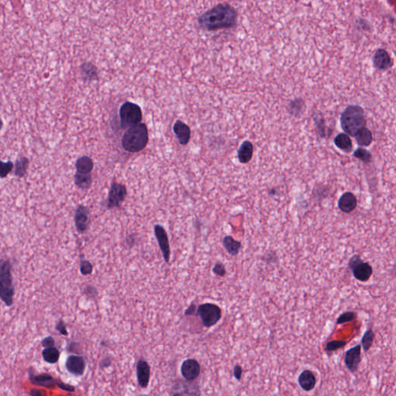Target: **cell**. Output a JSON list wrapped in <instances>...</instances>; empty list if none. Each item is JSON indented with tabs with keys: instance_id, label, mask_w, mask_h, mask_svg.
<instances>
[{
	"instance_id": "cell-36",
	"label": "cell",
	"mask_w": 396,
	"mask_h": 396,
	"mask_svg": "<svg viewBox=\"0 0 396 396\" xmlns=\"http://www.w3.org/2000/svg\"><path fill=\"white\" fill-rule=\"evenodd\" d=\"M212 271H213L214 274L220 277H225L226 273H227L226 266L222 263H217L214 266Z\"/></svg>"
},
{
	"instance_id": "cell-7",
	"label": "cell",
	"mask_w": 396,
	"mask_h": 396,
	"mask_svg": "<svg viewBox=\"0 0 396 396\" xmlns=\"http://www.w3.org/2000/svg\"><path fill=\"white\" fill-rule=\"evenodd\" d=\"M127 196V189L122 183L113 181L109 192L107 201L108 209L118 208L125 201Z\"/></svg>"
},
{
	"instance_id": "cell-17",
	"label": "cell",
	"mask_w": 396,
	"mask_h": 396,
	"mask_svg": "<svg viewBox=\"0 0 396 396\" xmlns=\"http://www.w3.org/2000/svg\"><path fill=\"white\" fill-rule=\"evenodd\" d=\"M299 386L305 392H310L315 388L317 379L314 372L310 370H304L298 378Z\"/></svg>"
},
{
	"instance_id": "cell-11",
	"label": "cell",
	"mask_w": 396,
	"mask_h": 396,
	"mask_svg": "<svg viewBox=\"0 0 396 396\" xmlns=\"http://www.w3.org/2000/svg\"><path fill=\"white\" fill-rule=\"evenodd\" d=\"M74 222H75L76 228L78 232L85 233L88 230L89 223H90V214L89 210L84 205H79L76 208L74 214Z\"/></svg>"
},
{
	"instance_id": "cell-8",
	"label": "cell",
	"mask_w": 396,
	"mask_h": 396,
	"mask_svg": "<svg viewBox=\"0 0 396 396\" xmlns=\"http://www.w3.org/2000/svg\"><path fill=\"white\" fill-rule=\"evenodd\" d=\"M154 234L158 242L159 247L162 252L164 261L166 263H169L170 260L171 251L168 233L162 226L156 225L154 226Z\"/></svg>"
},
{
	"instance_id": "cell-37",
	"label": "cell",
	"mask_w": 396,
	"mask_h": 396,
	"mask_svg": "<svg viewBox=\"0 0 396 396\" xmlns=\"http://www.w3.org/2000/svg\"><path fill=\"white\" fill-rule=\"evenodd\" d=\"M56 384L57 385V386L60 389H61L62 390H64V391L70 392V393H73V392L75 391V388L74 386L65 384V383L60 382V381H56Z\"/></svg>"
},
{
	"instance_id": "cell-27",
	"label": "cell",
	"mask_w": 396,
	"mask_h": 396,
	"mask_svg": "<svg viewBox=\"0 0 396 396\" xmlns=\"http://www.w3.org/2000/svg\"><path fill=\"white\" fill-rule=\"evenodd\" d=\"M16 168H15V175L19 177H23L26 173L29 167V160L27 157H20L18 159L16 162Z\"/></svg>"
},
{
	"instance_id": "cell-24",
	"label": "cell",
	"mask_w": 396,
	"mask_h": 396,
	"mask_svg": "<svg viewBox=\"0 0 396 396\" xmlns=\"http://www.w3.org/2000/svg\"><path fill=\"white\" fill-rule=\"evenodd\" d=\"M356 142L361 146H369L373 141L372 133L366 127L358 131L355 136Z\"/></svg>"
},
{
	"instance_id": "cell-2",
	"label": "cell",
	"mask_w": 396,
	"mask_h": 396,
	"mask_svg": "<svg viewBox=\"0 0 396 396\" xmlns=\"http://www.w3.org/2000/svg\"><path fill=\"white\" fill-rule=\"evenodd\" d=\"M148 142V128L146 124L139 123L127 129L122 136V146L125 151L138 153L146 148Z\"/></svg>"
},
{
	"instance_id": "cell-5",
	"label": "cell",
	"mask_w": 396,
	"mask_h": 396,
	"mask_svg": "<svg viewBox=\"0 0 396 396\" xmlns=\"http://www.w3.org/2000/svg\"><path fill=\"white\" fill-rule=\"evenodd\" d=\"M119 118L120 124L123 129L141 123L143 120L141 108L133 102H124L119 109Z\"/></svg>"
},
{
	"instance_id": "cell-4",
	"label": "cell",
	"mask_w": 396,
	"mask_h": 396,
	"mask_svg": "<svg viewBox=\"0 0 396 396\" xmlns=\"http://www.w3.org/2000/svg\"><path fill=\"white\" fill-rule=\"evenodd\" d=\"M14 288L12 285L11 265L9 261L0 259V299L7 306L13 303Z\"/></svg>"
},
{
	"instance_id": "cell-38",
	"label": "cell",
	"mask_w": 396,
	"mask_h": 396,
	"mask_svg": "<svg viewBox=\"0 0 396 396\" xmlns=\"http://www.w3.org/2000/svg\"><path fill=\"white\" fill-rule=\"evenodd\" d=\"M85 292L87 296H90V297H95L98 293L97 289L93 285H87L85 287Z\"/></svg>"
},
{
	"instance_id": "cell-10",
	"label": "cell",
	"mask_w": 396,
	"mask_h": 396,
	"mask_svg": "<svg viewBox=\"0 0 396 396\" xmlns=\"http://www.w3.org/2000/svg\"><path fill=\"white\" fill-rule=\"evenodd\" d=\"M180 372L185 380L191 382L197 379L201 374V365L197 360L189 358L183 361Z\"/></svg>"
},
{
	"instance_id": "cell-20",
	"label": "cell",
	"mask_w": 396,
	"mask_h": 396,
	"mask_svg": "<svg viewBox=\"0 0 396 396\" xmlns=\"http://www.w3.org/2000/svg\"><path fill=\"white\" fill-rule=\"evenodd\" d=\"M222 244H223L224 248H226V250L232 256H236L241 250V242L234 239L231 235L226 236L223 238Z\"/></svg>"
},
{
	"instance_id": "cell-16",
	"label": "cell",
	"mask_w": 396,
	"mask_h": 396,
	"mask_svg": "<svg viewBox=\"0 0 396 396\" xmlns=\"http://www.w3.org/2000/svg\"><path fill=\"white\" fill-rule=\"evenodd\" d=\"M173 132L177 138L178 141L182 146H186L190 142L191 131L190 127L182 122L180 120H176L173 127Z\"/></svg>"
},
{
	"instance_id": "cell-19",
	"label": "cell",
	"mask_w": 396,
	"mask_h": 396,
	"mask_svg": "<svg viewBox=\"0 0 396 396\" xmlns=\"http://www.w3.org/2000/svg\"><path fill=\"white\" fill-rule=\"evenodd\" d=\"M254 147L250 141H244L240 146L238 151V161L241 164L250 162L253 157Z\"/></svg>"
},
{
	"instance_id": "cell-23",
	"label": "cell",
	"mask_w": 396,
	"mask_h": 396,
	"mask_svg": "<svg viewBox=\"0 0 396 396\" xmlns=\"http://www.w3.org/2000/svg\"><path fill=\"white\" fill-rule=\"evenodd\" d=\"M335 143L338 148L346 153H350L352 150V141L348 135L340 133L335 137Z\"/></svg>"
},
{
	"instance_id": "cell-44",
	"label": "cell",
	"mask_w": 396,
	"mask_h": 396,
	"mask_svg": "<svg viewBox=\"0 0 396 396\" xmlns=\"http://www.w3.org/2000/svg\"><path fill=\"white\" fill-rule=\"evenodd\" d=\"M31 395H35V396H37V395H42V393H41V392L39 391H36L35 393H34V392H32Z\"/></svg>"
},
{
	"instance_id": "cell-12",
	"label": "cell",
	"mask_w": 396,
	"mask_h": 396,
	"mask_svg": "<svg viewBox=\"0 0 396 396\" xmlns=\"http://www.w3.org/2000/svg\"><path fill=\"white\" fill-rule=\"evenodd\" d=\"M350 270L352 272L354 278L362 283L368 281L373 274L372 266L363 260L350 268Z\"/></svg>"
},
{
	"instance_id": "cell-41",
	"label": "cell",
	"mask_w": 396,
	"mask_h": 396,
	"mask_svg": "<svg viewBox=\"0 0 396 396\" xmlns=\"http://www.w3.org/2000/svg\"><path fill=\"white\" fill-rule=\"evenodd\" d=\"M42 345L45 347H51L55 346V340L51 337L44 338L42 341Z\"/></svg>"
},
{
	"instance_id": "cell-13",
	"label": "cell",
	"mask_w": 396,
	"mask_h": 396,
	"mask_svg": "<svg viewBox=\"0 0 396 396\" xmlns=\"http://www.w3.org/2000/svg\"><path fill=\"white\" fill-rule=\"evenodd\" d=\"M66 368L72 375L81 376L85 373L86 361L81 356H69L66 361Z\"/></svg>"
},
{
	"instance_id": "cell-15",
	"label": "cell",
	"mask_w": 396,
	"mask_h": 396,
	"mask_svg": "<svg viewBox=\"0 0 396 396\" xmlns=\"http://www.w3.org/2000/svg\"><path fill=\"white\" fill-rule=\"evenodd\" d=\"M138 384L142 389L148 387L150 380V366L147 361L140 359L136 365Z\"/></svg>"
},
{
	"instance_id": "cell-43",
	"label": "cell",
	"mask_w": 396,
	"mask_h": 396,
	"mask_svg": "<svg viewBox=\"0 0 396 396\" xmlns=\"http://www.w3.org/2000/svg\"><path fill=\"white\" fill-rule=\"evenodd\" d=\"M112 365V359L110 357H104L103 359L101 361L100 366L102 368H107Z\"/></svg>"
},
{
	"instance_id": "cell-14",
	"label": "cell",
	"mask_w": 396,
	"mask_h": 396,
	"mask_svg": "<svg viewBox=\"0 0 396 396\" xmlns=\"http://www.w3.org/2000/svg\"><path fill=\"white\" fill-rule=\"evenodd\" d=\"M374 67L380 71H386L393 65V59L386 50L379 49L373 57Z\"/></svg>"
},
{
	"instance_id": "cell-21",
	"label": "cell",
	"mask_w": 396,
	"mask_h": 396,
	"mask_svg": "<svg viewBox=\"0 0 396 396\" xmlns=\"http://www.w3.org/2000/svg\"><path fill=\"white\" fill-rule=\"evenodd\" d=\"M75 167L78 173L88 174L93 170L94 162L90 157L84 156L80 157L78 161H76Z\"/></svg>"
},
{
	"instance_id": "cell-9",
	"label": "cell",
	"mask_w": 396,
	"mask_h": 396,
	"mask_svg": "<svg viewBox=\"0 0 396 396\" xmlns=\"http://www.w3.org/2000/svg\"><path fill=\"white\" fill-rule=\"evenodd\" d=\"M361 362V345L357 344L347 350L344 357V364L351 373H355Z\"/></svg>"
},
{
	"instance_id": "cell-35",
	"label": "cell",
	"mask_w": 396,
	"mask_h": 396,
	"mask_svg": "<svg viewBox=\"0 0 396 396\" xmlns=\"http://www.w3.org/2000/svg\"><path fill=\"white\" fill-rule=\"evenodd\" d=\"M315 123L317 124V130H318L319 134L321 135V137L325 136V122H324V118L321 115H315Z\"/></svg>"
},
{
	"instance_id": "cell-33",
	"label": "cell",
	"mask_w": 396,
	"mask_h": 396,
	"mask_svg": "<svg viewBox=\"0 0 396 396\" xmlns=\"http://www.w3.org/2000/svg\"><path fill=\"white\" fill-rule=\"evenodd\" d=\"M12 168H13V164L10 161L6 163L0 161V177H6L12 171Z\"/></svg>"
},
{
	"instance_id": "cell-3",
	"label": "cell",
	"mask_w": 396,
	"mask_h": 396,
	"mask_svg": "<svg viewBox=\"0 0 396 396\" xmlns=\"http://www.w3.org/2000/svg\"><path fill=\"white\" fill-rule=\"evenodd\" d=\"M340 125L343 132L354 136L358 131L366 127L365 110L359 106H349L340 114Z\"/></svg>"
},
{
	"instance_id": "cell-22",
	"label": "cell",
	"mask_w": 396,
	"mask_h": 396,
	"mask_svg": "<svg viewBox=\"0 0 396 396\" xmlns=\"http://www.w3.org/2000/svg\"><path fill=\"white\" fill-rule=\"evenodd\" d=\"M30 379L34 385L48 388V389L55 387L56 385V381L54 380L52 376L48 374H41L37 376L32 375L30 376Z\"/></svg>"
},
{
	"instance_id": "cell-31",
	"label": "cell",
	"mask_w": 396,
	"mask_h": 396,
	"mask_svg": "<svg viewBox=\"0 0 396 396\" xmlns=\"http://www.w3.org/2000/svg\"><path fill=\"white\" fill-rule=\"evenodd\" d=\"M303 101L295 100L292 101L289 103L288 106V110L291 114L293 115L299 114L303 111Z\"/></svg>"
},
{
	"instance_id": "cell-40",
	"label": "cell",
	"mask_w": 396,
	"mask_h": 396,
	"mask_svg": "<svg viewBox=\"0 0 396 396\" xmlns=\"http://www.w3.org/2000/svg\"><path fill=\"white\" fill-rule=\"evenodd\" d=\"M56 329L62 335H64V336H67V335H68V332H67V329H66L65 324H64L63 321H60L58 324H57Z\"/></svg>"
},
{
	"instance_id": "cell-6",
	"label": "cell",
	"mask_w": 396,
	"mask_h": 396,
	"mask_svg": "<svg viewBox=\"0 0 396 396\" xmlns=\"http://www.w3.org/2000/svg\"><path fill=\"white\" fill-rule=\"evenodd\" d=\"M197 315L199 316L205 328H212L218 324L222 317V309L215 303H206L200 305L197 310Z\"/></svg>"
},
{
	"instance_id": "cell-25",
	"label": "cell",
	"mask_w": 396,
	"mask_h": 396,
	"mask_svg": "<svg viewBox=\"0 0 396 396\" xmlns=\"http://www.w3.org/2000/svg\"><path fill=\"white\" fill-rule=\"evenodd\" d=\"M74 183L78 188L81 190H88L90 188L92 183V175L90 173L85 174L77 172L74 175Z\"/></svg>"
},
{
	"instance_id": "cell-29",
	"label": "cell",
	"mask_w": 396,
	"mask_h": 396,
	"mask_svg": "<svg viewBox=\"0 0 396 396\" xmlns=\"http://www.w3.org/2000/svg\"><path fill=\"white\" fill-rule=\"evenodd\" d=\"M347 342L346 340H331L326 344L325 351L327 352H333L340 348H343L347 345Z\"/></svg>"
},
{
	"instance_id": "cell-18",
	"label": "cell",
	"mask_w": 396,
	"mask_h": 396,
	"mask_svg": "<svg viewBox=\"0 0 396 396\" xmlns=\"http://www.w3.org/2000/svg\"><path fill=\"white\" fill-rule=\"evenodd\" d=\"M357 204L355 195L352 193L346 192L340 197L338 201V208L343 213L349 214L355 209Z\"/></svg>"
},
{
	"instance_id": "cell-30",
	"label": "cell",
	"mask_w": 396,
	"mask_h": 396,
	"mask_svg": "<svg viewBox=\"0 0 396 396\" xmlns=\"http://www.w3.org/2000/svg\"><path fill=\"white\" fill-rule=\"evenodd\" d=\"M354 157L364 163L372 161V156L370 152L364 148H358L354 151Z\"/></svg>"
},
{
	"instance_id": "cell-34",
	"label": "cell",
	"mask_w": 396,
	"mask_h": 396,
	"mask_svg": "<svg viewBox=\"0 0 396 396\" xmlns=\"http://www.w3.org/2000/svg\"><path fill=\"white\" fill-rule=\"evenodd\" d=\"M80 271L84 276L92 274L93 272V266L89 261H81V265H80Z\"/></svg>"
},
{
	"instance_id": "cell-28",
	"label": "cell",
	"mask_w": 396,
	"mask_h": 396,
	"mask_svg": "<svg viewBox=\"0 0 396 396\" xmlns=\"http://www.w3.org/2000/svg\"><path fill=\"white\" fill-rule=\"evenodd\" d=\"M375 334L373 330L372 329H368L365 331V333L363 335L362 338H361V347H363L364 350H365V352L368 351V350L371 349L372 347V344H373L374 340H375Z\"/></svg>"
},
{
	"instance_id": "cell-1",
	"label": "cell",
	"mask_w": 396,
	"mask_h": 396,
	"mask_svg": "<svg viewBox=\"0 0 396 396\" xmlns=\"http://www.w3.org/2000/svg\"><path fill=\"white\" fill-rule=\"evenodd\" d=\"M238 15L235 9L227 4H221L205 12L199 19V24L204 30L216 31L234 27Z\"/></svg>"
},
{
	"instance_id": "cell-42",
	"label": "cell",
	"mask_w": 396,
	"mask_h": 396,
	"mask_svg": "<svg viewBox=\"0 0 396 396\" xmlns=\"http://www.w3.org/2000/svg\"><path fill=\"white\" fill-rule=\"evenodd\" d=\"M197 306L194 303H192V304L190 305L189 306L187 310H185L184 314L186 316H192L195 315L196 312H197Z\"/></svg>"
},
{
	"instance_id": "cell-39",
	"label": "cell",
	"mask_w": 396,
	"mask_h": 396,
	"mask_svg": "<svg viewBox=\"0 0 396 396\" xmlns=\"http://www.w3.org/2000/svg\"><path fill=\"white\" fill-rule=\"evenodd\" d=\"M233 375H234V379L236 380H241V375H242V368L240 365H235L233 369Z\"/></svg>"
},
{
	"instance_id": "cell-45",
	"label": "cell",
	"mask_w": 396,
	"mask_h": 396,
	"mask_svg": "<svg viewBox=\"0 0 396 396\" xmlns=\"http://www.w3.org/2000/svg\"><path fill=\"white\" fill-rule=\"evenodd\" d=\"M2 119H1V118H0V130H1V129H2Z\"/></svg>"
},
{
	"instance_id": "cell-32",
	"label": "cell",
	"mask_w": 396,
	"mask_h": 396,
	"mask_svg": "<svg viewBox=\"0 0 396 396\" xmlns=\"http://www.w3.org/2000/svg\"><path fill=\"white\" fill-rule=\"evenodd\" d=\"M357 314L353 311H347L340 314L337 320V324H343L354 321L357 318Z\"/></svg>"
},
{
	"instance_id": "cell-26",
	"label": "cell",
	"mask_w": 396,
	"mask_h": 396,
	"mask_svg": "<svg viewBox=\"0 0 396 396\" xmlns=\"http://www.w3.org/2000/svg\"><path fill=\"white\" fill-rule=\"evenodd\" d=\"M59 357H60V352L55 347H46V349L43 350V357L44 361L47 362L55 364L58 361Z\"/></svg>"
}]
</instances>
